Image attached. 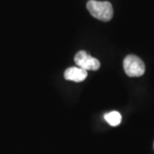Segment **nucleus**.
Segmentation results:
<instances>
[{"mask_svg":"<svg viewBox=\"0 0 154 154\" xmlns=\"http://www.w3.org/2000/svg\"><path fill=\"white\" fill-rule=\"evenodd\" d=\"M90 14L102 22H109L113 17V8L110 2L90 0L87 4Z\"/></svg>","mask_w":154,"mask_h":154,"instance_id":"obj_1","label":"nucleus"},{"mask_svg":"<svg viewBox=\"0 0 154 154\" xmlns=\"http://www.w3.org/2000/svg\"><path fill=\"white\" fill-rule=\"evenodd\" d=\"M123 69L126 75L129 77H139L145 73L143 61L135 55L127 56L123 61Z\"/></svg>","mask_w":154,"mask_h":154,"instance_id":"obj_2","label":"nucleus"},{"mask_svg":"<svg viewBox=\"0 0 154 154\" xmlns=\"http://www.w3.org/2000/svg\"><path fill=\"white\" fill-rule=\"evenodd\" d=\"M75 62L77 67L84 70H98L100 67L99 61L93 57L85 51H80L75 57Z\"/></svg>","mask_w":154,"mask_h":154,"instance_id":"obj_3","label":"nucleus"},{"mask_svg":"<svg viewBox=\"0 0 154 154\" xmlns=\"http://www.w3.org/2000/svg\"><path fill=\"white\" fill-rule=\"evenodd\" d=\"M88 77V71L79 67H70L64 72V78L75 82H83Z\"/></svg>","mask_w":154,"mask_h":154,"instance_id":"obj_4","label":"nucleus"},{"mask_svg":"<svg viewBox=\"0 0 154 154\" xmlns=\"http://www.w3.org/2000/svg\"><path fill=\"white\" fill-rule=\"evenodd\" d=\"M105 119L110 126L116 127L122 122V116L118 111H111L105 115Z\"/></svg>","mask_w":154,"mask_h":154,"instance_id":"obj_5","label":"nucleus"}]
</instances>
